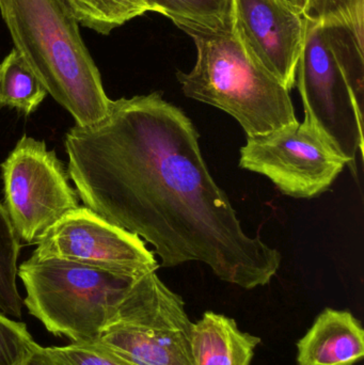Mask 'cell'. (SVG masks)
I'll return each instance as SVG.
<instances>
[{
    "label": "cell",
    "mask_w": 364,
    "mask_h": 365,
    "mask_svg": "<svg viewBox=\"0 0 364 365\" xmlns=\"http://www.w3.org/2000/svg\"><path fill=\"white\" fill-rule=\"evenodd\" d=\"M64 147L85 207L152 245L160 267L199 262L245 289L277 274L281 253L244 231L194 123L162 92L111 101L104 119L73 126Z\"/></svg>",
    "instance_id": "6da1fadb"
},
{
    "label": "cell",
    "mask_w": 364,
    "mask_h": 365,
    "mask_svg": "<svg viewBox=\"0 0 364 365\" xmlns=\"http://www.w3.org/2000/svg\"><path fill=\"white\" fill-rule=\"evenodd\" d=\"M0 13L15 49L76 125L108 115L111 100L98 66L61 0H0Z\"/></svg>",
    "instance_id": "7a4b0ae2"
},
{
    "label": "cell",
    "mask_w": 364,
    "mask_h": 365,
    "mask_svg": "<svg viewBox=\"0 0 364 365\" xmlns=\"http://www.w3.org/2000/svg\"><path fill=\"white\" fill-rule=\"evenodd\" d=\"M197 61L177 78L187 98L222 109L247 136L297 123L290 91L248 55L232 32H192Z\"/></svg>",
    "instance_id": "3957f363"
},
{
    "label": "cell",
    "mask_w": 364,
    "mask_h": 365,
    "mask_svg": "<svg viewBox=\"0 0 364 365\" xmlns=\"http://www.w3.org/2000/svg\"><path fill=\"white\" fill-rule=\"evenodd\" d=\"M19 277L32 317L55 336L92 344L141 276L31 257L19 266Z\"/></svg>",
    "instance_id": "277c9868"
},
{
    "label": "cell",
    "mask_w": 364,
    "mask_h": 365,
    "mask_svg": "<svg viewBox=\"0 0 364 365\" xmlns=\"http://www.w3.org/2000/svg\"><path fill=\"white\" fill-rule=\"evenodd\" d=\"M192 324L181 296L152 272L136 281L95 343L132 365H194Z\"/></svg>",
    "instance_id": "5b68a950"
},
{
    "label": "cell",
    "mask_w": 364,
    "mask_h": 365,
    "mask_svg": "<svg viewBox=\"0 0 364 365\" xmlns=\"http://www.w3.org/2000/svg\"><path fill=\"white\" fill-rule=\"evenodd\" d=\"M305 21V43L295 83L305 117L355 171L357 158L363 155V106L357 102L321 26Z\"/></svg>",
    "instance_id": "8992f818"
},
{
    "label": "cell",
    "mask_w": 364,
    "mask_h": 365,
    "mask_svg": "<svg viewBox=\"0 0 364 365\" xmlns=\"http://www.w3.org/2000/svg\"><path fill=\"white\" fill-rule=\"evenodd\" d=\"M1 169L4 207L19 238L28 245L36 244L79 206L68 173L44 141L24 135Z\"/></svg>",
    "instance_id": "52a82bcc"
},
{
    "label": "cell",
    "mask_w": 364,
    "mask_h": 365,
    "mask_svg": "<svg viewBox=\"0 0 364 365\" xmlns=\"http://www.w3.org/2000/svg\"><path fill=\"white\" fill-rule=\"evenodd\" d=\"M348 163L305 117L301 123L247 136L239 167L264 175L280 192L312 199L328 190Z\"/></svg>",
    "instance_id": "ba28073f"
},
{
    "label": "cell",
    "mask_w": 364,
    "mask_h": 365,
    "mask_svg": "<svg viewBox=\"0 0 364 365\" xmlns=\"http://www.w3.org/2000/svg\"><path fill=\"white\" fill-rule=\"evenodd\" d=\"M31 257L98 266L132 276L156 272L160 263L136 234L113 225L89 208L78 207L36 242Z\"/></svg>",
    "instance_id": "9c48e42d"
},
{
    "label": "cell",
    "mask_w": 364,
    "mask_h": 365,
    "mask_svg": "<svg viewBox=\"0 0 364 365\" xmlns=\"http://www.w3.org/2000/svg\"><path fill=\"white\" fill-rule=\"evenodd\" d=\"M233 34L284 87H295L306 36L301 13L284 0H233Z\"/></svg>",
    "instance_id": "30bf717a"
},
{
    "label": "cell",
    "mask_w": 364,
    "mask_h": 365,
    "mask_svg": "<svg viewBox=\"0 0 364 365\" xmlns=\"http://www.w3.org/2000/svg\"><path fill=\"white\" fill-rule=\"evenodd\" d=\"M303 17L322 28L357 102L364 101V0H308Z\"/></svg>",
    "instance_id": "8fae6325"
},
{
    "label": "cell",
    "mask_w": 364,
    "mask_h": 365,
    "mask_svg": "<svg viewBox=\"0 0 364 365\" xmlns=\"http://www.w3.org/2000/svg\"><path fill=\"white\" fill-rule=\"evenodd\" d=\"M297 365H355L364 357V330L348 310L326 308L297 342Z\"/></svg>",
    "instance_id": "7c38bea8"
},
{
    "label": "cell",
    "mask_w": 364,
    "mask_h": 365,
    "mask_svg": "<svg viewBox=\"0 0 364 365\" xmlns=\"http://www.w3.org/2000/svg\"><path fill=\"white\" fill-rule=\"evenodd\" d=\"M261 341L259 336L241 331L231 317L207 311L192 324V364L251 365Z\"/></svg>",
    "instance_id": "4fadbf2b"
},
{
    "label": "cell",
    "mask_w": 364,
    "mask_h": 365,
    "mask_svg": "<svg viewBox=\"0 0 364 365\" xmlns=\"http://www.w3.org/2000/svg\"><path fill=\"white\" fill-rule=\"evenodd\" d=\"M147 11L170 19L185 34L233 31V0H142Z\"/></svg>",
    "instance_id": "5bb4252c"
},
{
    "label": "cell",
    "mask_w": 364,
    "mask_h": 365,
    "mask_svg": "<svg viewBox=\"0 0 364 365\" xmlns=\"http://www.w3.org/2000/svg\"><path fill=\"white\" fill-rule=\"evenodd\" d=\"M47 94L44 86L21 53L13 49L0 63V105L30 115L40 106Z\"/></svg>",
    "instance_id": "9a60e30c"
},
{
    "label": "cell",
    "mask_w": 364,
    "mask_h": 365,
    "mask_svg": "<svg viewBox=\"0 0 364 365\" xmlns=\"http://www.w3.org/2000/svg\"><path fill=\"white\" fill-rule=\"evenodd\" d=\"M79 25L100 34H110L147 12L142 0H61Z\"/></svg>",
    "instance_id": "2e32d148"
},
{
    "label": "cell",
    "mask_w": 364,
    "mask_h": 365,
    "mask_svg": "<svg viewBox=\"0 0 364 365\" xmlns=\"http://www.w3.org/2000/svg\"><path fill=\"white\" fill-rule=\"evenodd\" d=\"M19 252L21 238L6 207L0 203V311L19 319L24 304L16 284Z\"/></svg>",
    "instance_id": "e0dca14e"
},
{
    "label": "cell",
    "mask_w": 364,
    "mask_h": 365,
    "mask_svg": "<svg viewBox=\"0 0 364 365\" xmlns=\"http://www.w3.org/2000/svg\"><path fill=\"white\" fill-rule=\"evenodd\" d=\"M45 349L56 365H132L98 343Z\"/></svg>",
    "instance_id": "ac0fdd59"
},
{
    "label": "cell",
    "mask_w": 364,
    "mask_h": 365,
    "mask_svg": "<svg viewBox=\"0 0 364 365\" xmlns=\"http://www.w3.org/2000/svg\"><path fill=\"white\" fill-rule=\"evenodd\" d=\"M38 345L25 324L12 321L0 312V365L16 364Z\"/></svg>",
    "instance_id": "d6986e66"
},
{
    "label": "cell",
    "mask_w": 364,
    "mask_h": 365,
    "mask_svg": "<svg viewBox=\"0 0 364 365\" xmlns=\"http://www.w3.org/2000/svg\"><path fill=\"white\" fill-rule=\"evenodd\" d=\"M14 365H56V364L49 357L46 349L38 345L27 357Z\"/></svg>",
    "instance_id": "ffe728a7"
},
{
    "label": "cell",
    "mask_w": 364,
    "mask_h": 365,
    "mask_svg": "<svg viewBox=\"0 0 364 365\" xmlns=\"http://www.w3.org/2000/svg\"><path fill=\"white\" fill-rule=\"evenodd\" d=\"M284 1L288 2L295 10L298 11L299 13L303 14V9H305L308 0H284Z\"/></svg>",
    "instance_id": "44dd1931"
}]
</instances>
